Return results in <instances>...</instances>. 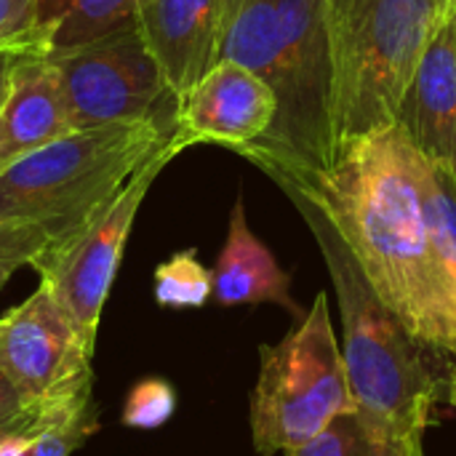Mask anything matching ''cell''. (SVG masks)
<instances>
[{
  "instance_id": "8fae6325",
  "label": "cell",
  "mask_w": 456,
  "mask_h": 456,
  "mask_svg": "<svg viewBox=\"0 0 456 456\" xmlns=\"http://www.w3.org/2000/svg\"><path fill=\"white\" fill-rule=\"evenodd\" d=\"M222 0H136V27L174 99L219 61Z\"/></svg>"
},
{
  "instance_id": "7402d4cb",
  "label": "cell",
  "mask_w": 456,
  "mask_h": 456,
  "mask_svg": "<svg viewBox=\"0 0 456 456\" xmlns=\"http://www.w3.org/2000/svg\"><path fill=\"white\" fill-rule=\"evenodd\" d=\"M91 395V393H88ZM83 398V395H80ZM77 401V398H75ZM72 403V401H69ZM67 406V403H61ZM61 406H53V409H37L32 406L13 385L11 379L0 371V438L5 436H13V433H32V430H43L53 414L61 409Z\"/></svg>"
},
{
  "instance_id": "9c48e42d",
  "label": "cell",
  "mask_w": 456,
  "mask_h": 456,
  "mask_svg": "<svg viewBox=\"0 0 456 456\" xmlns=\"http://www.w3.org/2000/svg\"><path fill=\"white\" fill-rule=\"evenodd\" d=\"M91 355L80 326L40 281L0 315V371L37 409H53L91 393Z\"/></svg>"
},
{
  "instance_id": "7c38bea8",
  "label": "cell",
  "mask_w": 456,
  "mask_h": 456,
  "mask_svg": "<svg viewBox=\"0 0 456 456\" xmlns=\"http://www.w3.org/2000/svg\"><path fill=\"white\" fill-rule=\"evenodd\" d=\"M395 126L425 160L456 179V16L430 40Z\"/></svg>"
},
{
  "instance_id": "ac0fdd59",
  "label": "cell",
  "mask_w": 456,
  "mask_h": 456,
  "mask_svg": "<svg viewBox=\"0 0 456 456\" xmlns=\"http://www.w3.org/2000/svg\"><path fill=\"white\" fill-rule=\"evenodd\" d=\"M211 270L203 267L195 248L179 251L155 270V299L168 310L203 307L211 299Z\"/></svg>"
},
{
  "instance_id": "5bb4252c",
  "label": "cell",
  "mask_w": 456,
  "mask_h": 456,
  "mask_svg": "<svg viewBox=\"0 0 456 456\" xmlns=\"http://www.w3.org/2000/svg\"><path fill=\"white\" fill-rule=\"evenodd\" d=\"M211 299L222 307L273 302L305 321L302 307L291 297V278L281 270L273 251L251 232L243 200H235L224 248L211 270Z\"/></svg>"
},
{
  "instance_id": "ba28073f",
  "label": "cell",
  "mask_w": 456,
  "mask_h": 456,
  "mask_svg": "<svg viewBox=\"0 0 456 456\" xmlns=\"http://www.w3.org/2000/svg\"><path fill=\"white\" fill-rule=\"evenodd\" d=\"M184 150L182 139L174 134L171 144L158 152L147 166H142L131 182L77 232L51 243V248L32 265L40 281L51 286L59 302L80 326L86 342L94 347L102 307L110 297L112 281L120 267V256L134 227L136 211L147 198L158 174Z\"/></svg>"
},
{
  "instance_id": "603a6c76",
  "label": "cell",
  "mask_w": 456,
  "mask_h": 456,
  "mask_svg": "<svg viewBox=\"0 0 456 456\" xmlns=\"http://www.w3.org/2000/svg\"><path fill=\"white\" fill-rule=\"evenodd\" d=\"M37 0H0V48H29L35 43Z\"/></svg>"
},
{
  "instance_id": "ffe728a7",
  "label": "cell",
  "mask_w": 456,
  "mask_h": 456,
  "mask_svg": "<svg viewBox=\"0 0 456 456\" xmlns=\"http://www.w3.org/2000/svg\"><path fill=\"white\" fill-rule=\"evenodd\" d=\"M51 243L53 235L37 224L0 219V291L16 270L35 265Z\"/></svg>"
},
{
  "instance_id": "9a60e30c",
  "label": "cell",
  "mask_w": 456,
  "mask_h": 456,
  "mask_svg": "<svg viewBox=\"0 0 456 456\" xmlns=\"http://www.w3.org/2000/svg\"><path fill=\"white\" fill-rule=\"evenodd\" d=\"M136 27V0H37L35 43L61 53Z\"/></svg>"
},
{
  "instance_id": "5b68a950",
  "label": "cell",
  "mask_w": 456,
  "mask_h": 456,
  "mask_svg": "<svg viewBox=\"0 0 456 456\" xmlns=\"http://www.w3.org/2000/svg\"><path fill=\"white\" fill-rule=\"evenodd\" d=\"M174 134V118L69 131L0 171V219L37 224L56 243L96 216Z\"/></svg>"
},
{
  "instance_id": "277c9868",
  "label": "cell",
  "mask_w": 456,
  "mask_h": 456,
  "mask_svg": "<svg viewBox=\"0 0 456 456\" xmlns=\"http://www.w3.org/2000/svg\"><path fill=\"white\" fill-rule=\"evenodd\" d=\"M452 19L449 0H326L329 155L395 126L430 40Z\"/></svg>"
},
{
  "instance_id": "e0dca14e",
  "label": "cell",
  "mask_w": 456,
  "mask_h": 456,
  "mask_svg": "<svg viewBox=\"0 0 456 456\" xmlns=\"http://www.w3.org/2000/svg\"><path fill=\"white\" fill-rule=\"evenodd\" d=\"M286 456H425V452L422 438H393L369 425L358 411H347L318 438Z\"/></svg>"
},
{
  "instance_id": "3957f363",
  "label": "cell",
  "mask_w": 456,
  "mask_h": 456,
  "mask_svg": "<svg viewBox=\"0 0 456 456\" xmlns=\"http://www.w3.org/2000/svg\"><path fill=\"white\" fill-rule=\"evenodd\" d=\"M326 259L345 329V369L355 411L393 438H422L433 425L441 385L425 350L379 299L339 232L307 203H294Z\"/></svg>"
},
{
  "instance_id": "7a4b0ae2",
  "label": "cell",
  "mask_w": 456,
  "mask_h": 456,
  "mask_svg": "<svg viewBox=\"0 0 456 456\" xmlns=\"http://www.w3.org/2000/svg\"><path fill=\"white\" fill-rule=\"evenodd\" d=\"M219 61L251 69L278 99V118L270 131L235 152L259 168L321 163L329 155L326 0H222Z\"/></svg>"
},
{
  "instance_id": "2e32d148",
  "label": "cell",
  "mask_w": 456,
  "mask_h": 456,
  "mask_svg": "<svg viewBox=\"0 0 456 456\" xmlns=\"http://www.w3.org/2000/svg\"><path fill=\"white\" fill-rule=\"evenodd\" d=\"M414 171L419 182L425 224L438 270L456 299V179L425 160L414 150Z\"/></svg>"
},
{
  "instance_id": "cb8c5ba5",
  "label": "cell",
  "mask_w": 456,
  "mask_h": 456,
  "mask_svg": "<svg viewBox=\"0 0 456 456\" xmlns=\"http://www.w3.org/2000/svg\"><path fill=\"white\" fill-rule=\"evenodd\" d=\"M45 430V428H43ZM43 430H32V433H13L0 438V456H32L35 444L40 438Z\"/></svg>"
},
{
  "instance_id": "d6986e66",
  "label": "cell",
  "mask_w": 456,
  "mask_h": 456,
  "mask_svg": "<svg viewBox=\"0 0 456 456\" xmlns=\"http://www.w3.org/2000/svg\"><path fill=\"white\" fill-rule=\"evenodd\" d=\"M96 430V409L91 395L61 406L40 433L32 456H69Z\"/></svg>"
},
{
  "instance_id": "8992f818",
  "label": "cell",
  "mask_w": 456,
  "mask_h": 456,
  "mask_svg": "<svg viewBox=\"0 0 456 456\" xmlns=\"http://www.w3.org/2000/svg\"><path fill=\"white\" fill-rule=\"evenodd\" d=\"M259 361L251 393V436L259 456L289 454L318 438L342 414L355 411L323 291L291 334L259 347Z\"/></svg>"
},
{
  "instance_id": "d4e9b609",
  "label": "cell",
  "mask_w": 456,
  "mask_h": 456,
  "mask_svg": "<svg viewBox=\"0 0 456 456\" xmlns=\"http://www.w3.org/2000/svg\"><path fill=\"white\" fill-rule=\"evenodd\" d=\"M29 48H0V107L5 102L8 86H11V72L16 67V61L21 59V53H27Z\"/></svg>"
},
{
  "instance_id": "4fadbf2b",
  "label": "cell",
  "mask_w": 456,
  "mask_h": 456,
  "mask_svg": "<svg viewBox=\"0 0 456 456\" xmlns=\"http://www.w3.org/2000/svg\"><path fill=\"white\" fill-rule=\"evenodd\" d=\"M69 131L75 128L51 59L40 51L21 53L0 107V171L53 144Z\"/></svg>"
},
{
  "instance_id": "30bf717a",
  "label": "cell",
  "mask_w": 456,
  "mask_h": 456,
  "mask_svg": "<svg viewBox=\"0 0 456 456\" xmlns=\"http://www.w3.org/2000/svg\"><path fill=\"white\" fill-rule=\"evenodd\" d=\"M278 118L275 91L235 61H216L176 102V136L184 147L214 142L240 150L270 131Z\"/></svg>"
},
{
  "instance_id": "4316f807",
  "label": "cell",
  "mask_w": 456,
  "mask_h": 456,
  "mask_svg": "<svg viewBox=\"0 0 456 456\" xmlns=\"http://www.w3.org/2000/svg\"><path fill=\"white\" fill-rule=\"evenodd\" d=\"M449 13H452V16H456V0H449Z\"/></svg>"
},
{
  "instance_id": "52a82bcc",
  "label": "cell",
  "mask_w": 456,
  "mask_h": 456,
  "mask_svg": "<svg viewBox=\"0 0 456 456\" xmlns=\"http://www.w3.org/2000/svg\"><path fill=\"white\" fill-rule=\"evenodd\" d=\"M75 131L174 118L176 99L139 27L48 53Z\"/></svg>"
},
{
  "instance_id": "44dd1931",
  "label": "cell",
  "mask_w": 456,
  "mask_h": 456,
  "mask_svg": "<svg viewBox=\"0 0 456 456\" xmlns=\"http://www.w3.org/2000/svg\"><path fill=\"white\" fill-rule=\"evenodd\" d=\"M176 409V393L166 379H142L131 387L123 406V425L152 430L171 419Z\"/></svg>"
},
{
  "instance_id": "484cf974",
  "label": "cell",
  "mask_w": 456,
  "mask_h": 456,
  "mask_svg": "<svg viewBox=\"0 0 456 456\" xmlns=\"http://www.w3.org/2000/svg\"><path fill=\"white\" fill-rule=\"evenodd\" d=\"M446 401H449V403L456 409V363L452 366L449 379H446Z\"/></svg>"
},
{
  "instance_id": "6da1fadb",
  "label": "cell",
  "mask_w": 456,
  "mask_h": 456,
  "mask_svg": "<svg viewBox=\"0 0 456 456\" xmlns=\"http://www.w3.org/2000/svg\"><path fill=\"white\" fill-rule=\"evenodd\" d=\"M262 171L339 232L417 345L454 366L456 299L430 248L414 147L403 128L353 139L321 163H270Z\"/></svg>"
}]
</instances>
